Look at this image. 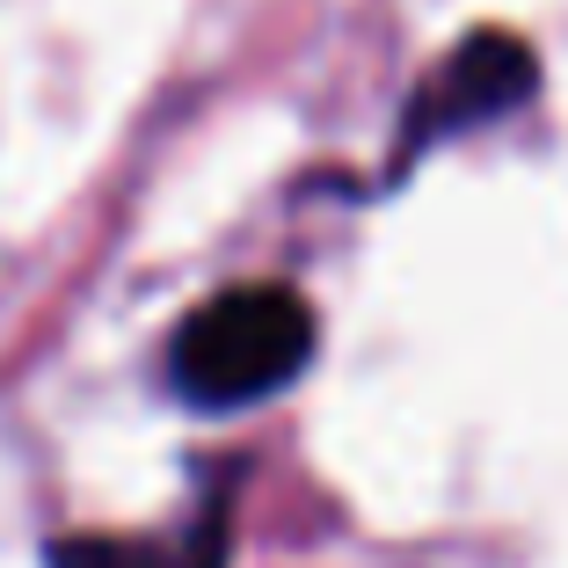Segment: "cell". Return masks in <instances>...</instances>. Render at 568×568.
Returning a JSON list of instances; mask_svg holds the SVG:
<instances>
[{"instance_id": "6da1fadb", "label": "cell", "mask_w": 568, "mask_h": 568, "mask_svg": "<svg viewBox=\"0 0 568 568\" xmlns=\"http://www.w3.org/2000/svg\"><path fill=\"white\" fill-rule=\"evenodd\" d=\"M314 365V306L292 284H234L204 300L168 343V386L197 416H234Z\"/></svg>"}, {"instance_id": "7a4b0ae2", "label": "cell", "mask_w": 568, "mask_h": 568, "mask_svg": "<svg viewBox=\"0 0 568 568\" xmlns=\"http://www.w3.org/2000/svg\"><path fill=\"white\" fill-rule=\"evenodd\" d=\"M532 88H539V59H532V44H525V37H510V30H474L467 44H452L445 67H437L430 81L416 88V102H408L402 139H394V161H386V183H402L408 168L437 146V139L481 132V124L510 118L518 102H532Z\"/></svg>"}, {"instance_id": "3957f363", "label": "cell", "mask_w": 568, "mask_h": 568, "mask_svg": "<svg viewBox=\"0 0 568 568\" xmlns=\"http://www.w3.org/2000/svg\"><path fill=\"white\" fill-rule=\"evenodd\" d=\"M51 568H226L234 561V481H212L183 525L161 532H73L44 547Z\"/></svg>"}]
</instances>
